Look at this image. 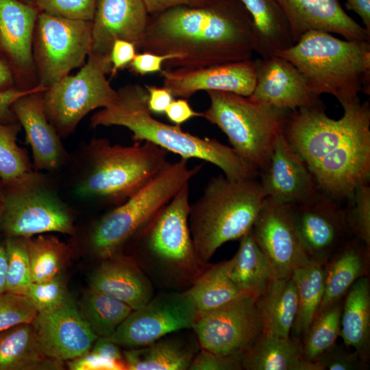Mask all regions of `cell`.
Listing matches in <instances>:
<instances>
[{
  "mask_svg": "<svg viewBox=\"0 0 370 370\" xmlns=\"http://www.w3.org/2000/svg\"><path fill=\"white\" fill-rule=\"evenodd\" d=\"M149 15L143 51L175 56L167 69H193L251 59L252 19L240 0H209Z\"/></svg>",
  "mask_w": 370,
  "mask_h": 370,
  "instance_id": "1",
  "label": "cell"
},
{
  "mask_svg": "<svg viewBox=\"0 0 370 370\" xmlns=\"http://www.w3.org/2000/svg\"><path fill=\"white\" fill-rule=\"evenodd\" d=\"M167 155L147 141L121 145L105 138H93L71 155L72 192L79 199L116 206L161 170Z\"/></svg>",
  "mask_w": 370,
  "mask_h": 370,
  "instance_id": "2",
  "label": "cell"
},
{
  "mask_svg": "<svg viewBox=\"0 0 370 370\" xmlns=\"http://www.w3.org/2000/svg\"><path fill=\"white\" fill-rule=\"evenodd\" d=\"M148 92L138 84L117 90L115 101L90 119V125L122 126L132 134L134 142H149L181 158H197L219 167L232 180L257 178L260 171L240 158L230 147L214 138H201L180 125L161 122L152 116L147 106Z\"/></svg>",
  "mask_w": 370,
  "mask_h": 370,
  "instance_id": "3",
  "label": "cell"
},
{
  "mask_svg": "<svg viewBox=\"0 0 370 370\" xmlns=\"http://www.w3.org/2000/svg\"><path fill=\"white\" fill-rule=\"evenodd\" d=\"M189 183L184 185L136 236L132 257L152 282L184 291L203 271L188 226Z\"/></svg>",
  "mask_w": 370,
  "mask_h": 370,
  "instance_id": "4",
  "label": "cell"
},
{
  "mask_svg": "<svg viewBox=\"0 0 370 370\" xmlns=\"http://www.w3.org/2000/svg\"><path fill=\"white\" fill-rule=\"evenodd\" d=\"M275 55L291 62L316 96L330 94L343 108L359 99L360 92L370 94V40L309 31Z\"/></svg>",
  "mask_w": 370,
  "mask_h": 370,
  "instance_id": "5",
  "label": "cell"
},
{
  "mask_svg": "<svg viewBox=\"0 0 370 370\" xmlns=\"http://www.w3.org/2000/svg\"><path fill=\"white\" fill-rule=\"evenodd\" d=\"M266 195L257 178L214 176L190 205L188 226L200 262L206 264L223 244L239 240L252 227Z\"/></svg>",
  "mask_w": 370,
  "mask_h": 370,
  "instance_id": "6",
  "label": "cell"
},
{
  "mask_svg": "<svg viewBox=\"0 0 370 370\" xmlns=\"http://www.w3.org/2000/svg\"><path fill=\"white\" fill-rule=\"evenodd\" d=\"M188 160L166 162L145 185L123 203L112 207L90 227L86 243L100 260L121 251L125 246L202 169L189 167Z\"/></svg>",
  "mask_w": 370,
  "mask_h": 370,
  "instance_id": "7",
  "label": "cell"
},
{
  "mask_svg": "<svg viewBox=\"0 0 370 370\" xmlns=\"http://www.w3.org/2000/svg\"><path fill=\"white\" fill-rule=\"evenodd\" d=\"M208 108L202 117L227 137L236 153L260 172L267 166L282 132L288 110L278 109L249 96L207 91Z\"/></svg>",
  "mask_w": 370,
  "mask_h": 370,
  "instance_id": "8",
  "label": "cell"
},
{
  "mask_svg": "<svg viewBox=\"0 0 370 370\" xmlns=\"http://www.w3.org/2000/svg\"><path fill=\"white\" fill-rule=\"evenodd\" d=\"M3 186L1 230L5 237H32L51 232L76 234L71 208L45 172L33 170Z\"/></svg>",
  "mask_w": 370,
  "mask_h": 370,
  "instance_id": "9",
  "label": "cell"
},
{
  "mask_svg": "<svg viewBox=\"0 0 370 370\" xmlns=\"http://www.w3.org/2000/svg\"><path fill=\"white\" fill-rule=\"evenodd\" d=\"M109 56L90 53L78 73L66 75L42 93L46 116L61 138L73 134L91 111L112 104L117 97L107 79Z\"/></svg>",
  "mask_w": 370,
  "mask_h": 370,
  "instance_id": "10",
  "label": "cell"
},
{
  "mask_svg": "<svg viewBox=\"0 0 370 370\" xmlns=\"http://www.w3.org/2000/svg\"><path fill=\"white\" fill-rule=\"evenodd\" d=\"M92 44V21L39 12L33 41L38 84L49 88L83 66Z\"/></svg>",
  "mask_w": 370,
  "mask_h": 370,
  "instance_id": "11",
  "label": "cell"
},
{
  "mask_svg": "<svg viewBox=\"0 0 370 370\" xmlns=\"http://www.w3.org/2000/svg\"><path fill=\"white\" fill-rule=\"evenodd\" d=\"M343 108V115L338 120L327 116L323 102L288 112L282 134L310 169L334 149L370 113L369 100L362 103L359 99Z\"/></svg>",
  "mask_w": 370,
  "mask_h": 370,
  "instance_id": "12",
  "label": "cell"
},
{
  "mask_svg": "<svg viewBox=\"0 0 370 370\" xmlns=\"http://www.w3.org/2000/svg\"><path fill=\"white\" fill-rule=\"evenodd\" d=\"M296 205L266 197L251 227L271 280L289 278L311 258L300 236Z\"/></svg>",
  "mask_w": 370,
  "mask_h": 370,
  "instance_id": "13",
  "label": "cell"
},
{
  "mask_svg": "<svg viewBox=\"0 0 370 370\" xmlns=\"http://www.w3.org/2000/svg\"><path fill=\"white\" fill-rule=\"evenodd\" d=\"M197 315L185 291H165L133 310L108 338L119 346L144 347L171 333L192 329Z\"/></svg>",
  "mask_w": 370,
  "mask_h": 370,
  "instance_id": "14",
  "label": "cell"
},
{
  "mask_svg": "<svg viewBox=\"0 0 370 370\" xmlns=\"http://www.w3.org/2000/svg\"><path fill=\"white\" fill-rule=\"evenodd\" d=\"M321 192L340 203L370 178V113L311 169Z\"/></svg>",
  "mask_w": 370,
  "mask_h": 370,
  "instance_id": "15",
  "label": "cell"
},
{
  "mask_svg": "<svg viewBox=\"0 0 370 370\" xmlns=\"http://www.w3.org/2000/svg\"><path fill=\"white\" fill-rule=\"evenodd\" d=\"M192 330L201 349L219 355L243 353L262 330L256 299L246 296L198 313Z\"/></svg>",
  "mask_w": 370,
  "mask_h": 370,
  "instance_id": "16",
  "label": "cell"
},
{
  "mask_svg": "<svg viewBox=\"0 0 370 370\" xmlns=\"http://www.w3.org/2000/svg\"><path fill=\"white\" fill-rule=\"evenodd\" d=\"M39 11L19 0H0V56L11 68L16 86L29 89L36 70L33 41ZM38 79V78H37Z\"/></svg>",
  "mask_w": 370,
  "mask_h": 370,
  "instance_id": "17",
  "label": "cell"
},
{
  "mask_svg": "<svg viewBox=\"0 0 370 370\" xmlns=\"http://www.w3.org/2000/svg\"><path fill=\"white\" fill-rule=\"evenodd\" d=\"M161 74L163 87L173 97L183 99L201 90L249 96L256 84L255 61L252 58L199 69H165Z\"/></svg>",
  "mask_w": 370,
  "mask_h": 370,
  "instance_id": "18",
  "label": "cell"
},
{
  "mask_svg": "<svg viewBox=\"0 0 370 370\" xmlns=\"http://www.w3.org/2000/svg\"><path fill=\"white\" fill-rule=\"evenodd\" d=\"M299 232L311 258L327 262L353 237L340 203L323 192L310 202L296 206Z\"/></svg>",
  "mask_w": 370,
  "mask_h": 370,
  "instance_id": "19",
  "label": "cell"
},
{
  "mask_svg": "<svg viewBox=\"0 0 370 370\" xmlns=\"http://www.w3.org/2000/svg\"><path fill=\"white\" fill-rule=\"evenodd\" d=\"M32 323L42 352L61 362L88 352L97 338L72 297L53 312L38 314Z\"/></svg>",
  "mask_w": 370,
  "mask_h": 370,
  "instance_id": "20",
  "label": "cell"
},
{
  "mask_svg": "<svg viewBox=\"0 0 370 370\" xmlns=\"http://www.w3.org/2000/svg\"><path fill=\"white\" fill-rule=\"evenodd\" d=\"M266 195L296 206L312 201L321 191L304 159L293 149L282 132L278 136L267 167L260 172Z\"/></svg>",
  "mask_w": 370,
  "mask_h": 370,
  "instance_id": "21",
  "label": "cell"
},
{
  "mask_svg": "<svg viewBox=\"0 0 370 370\" xmlns=\"http://www.w3.org/2000/svg\"><path fill=\"white\" fill-rule=\"evenodd\" d=\"M255 61L256 84L250 95L278 109L293 110L323 101L310 89L300 71L288 60L274 55Z\"/></svg>",
  "mask_w": 370,
  "mask_h": 370,
  "instance_id": "22",
  "label": "cell"
},
{
  "mask_svg": "<svg viewBox=\"0 0 370 370\" xmlns=\"http://www.w3.org/2000/svg\"><path fill=\"white\" fill-rule=\"evenodd\" d=\"M44 91L33 92L18 98L12 104V110L31 147L34 170L51 173L68 165L71 155L46 116Z\"/></svg>",
  "mask_w": 370,
  "mask_h": 370,
  "instance_id": "23",
  "label": "cell"
},
{
  "mask_svg": "<svg viewBox=\"0 0 370 370\" xmlns=\"http://www.w3.org/2000/svg\"><path fill=\"white\" fill-rule=\"evenodd\" d=\"M149 17L143 0H97L92 21L90 53L110 56L117 39L131 42L140 49Z\"/></svg>",
  "mask_w": 370,
  "mask_h": 370,
  "instance_id": "24",
  "label": "cell"
},
{
  "mask_svg": "<svg viewBox=\"0 0 370 370\" xmlns=\"http://www.w3.org/2000/svg\"><path fill=\"white\" fill-rule=\"evenodd\" d=\"M296 42L309 31H323L349 40H370V34L343 10L340 0H277Z\"/></svg>",
  "mask_w": 370,
  "mask_h": 370,
  "instance_id": "25",
  "label": "cell"
},
{
  "mask_svg": "<svg viewBox=\"0 0 370 370\" xmlns=\"http://www.w3.org/2000/svg\"><path fill=\"white\" fill-rule=\"evenodd\" d=\"M89 280V288L119 299L132 310L154 295L152 282L130 256L118 252L102 260Z\"/></svg>",
  "mask_w": 370,
  "mask_h": 370,
  "instance_id": "26",
  "label": "cell"
},
{
  "mask_svg": "<svg viewBox=\"0 0 370 370\" xmlns=\"http://www.w3.org/2000/svg\"><path fill=\"white\" fill-rule=\"evenodd\" d=\"M171 333L148 345L123 352L125 369L188 370L199 350L196 336Z\"/></svg>",
  "mask_w": 370,
  "mask_h": 370,
  "instance_id": "27",
  "label": "cell"
},
{
  "mask_svg": "<svg viewBox=\"0 0 370 370\" xmlns=\"http://www.w3.org/2000/svg\"><path fill=\"white\" fill-rule=\"evenodd\" d=\"M246 370H321L303 356L301 340L261 333L243 352Z\"/></svg>",
  "mask_w": 370,
  "mask_h": 370,
  "instance_id": "28",
  "label": "cell"
},
{
  "mask_svg": "<svg viewBox=\"0 0 370 370\" xmlns=\"http://www.w3.org/2000/svg\"><path fill=\"white\" fill-rule=\"evenodd\" d=\"M369 252L370 247L352 237L330 258L320 308L343 299L357 280L368 275Z\"/></svg>",
  "mask_w": 370,
  "mask_h": 370,
  "instance_id": "29",
  "label": "cell"
},
{
  "mask_svg": "<svg viewBox=\"0 0 370 370\" xmlns=\"http://www.w3.org/2000/svg\"><path fill=\"white\" fill-rule=\"evenodd\" d=\"M62 362L42 352L33 323L0 332V370L61 369Z\"/></svg>",
  "mask_w": 370,
  "mask_h": 370,
  "instance_id": "30",
  "label": "cell"
},
{
  "mask_svg": "<svg viewBox=\"0 0 370 370\" xmlns=\"http://www.w3.org/2000/svg\"><path fill=\"white\" fill-rule=\"evenodd\" d=\"M367 362L370 356V283L368 275L360 278L343 298L339 335Z\"/></svg>",
  "mask_w": 370,
  "mask_h": 370,
  "instance_id": "31",
  "label": "cell"
},
{
  "mask_svg": "<svg viewBox=\"0 0 370 370\" xmlns=\"http://www.w3.org/2000/svg\"><path fill=\"white\" fill-rule=\"evenodd\" d=\"M256 301L262 321V332L290 337L298 308L297 290L293 276L271 280Z\"/></svg>",
  "mask_w": 370,
  "mask_h": 370,
  "instance_id": "32",
  "label": "cell"
},
{
  "mask_svg": "<svg viewBox=\"0 0 370 370\" xmlns=\"http://www.w3.org/2000/svg\"><path fill=\"white\" fill-rule=\"evenodd\" d=\"M251 16L255 52L260 58L274 56L294 42L286 16L277 0H240Z\"/></svg>",
  "mask_w": 370,
  "mask_h": 370,
  "instance_id": "33",
  "label": "cell"
},
{
  "mask_svg": "<svg viewBox=\"0 0 370 370\" xmlns=\"http://www.w3.org/2000/svg\"><path fill=\"white\" fill-rule=\"evenodd\" d=\"M251 230L239 239L238 249L229 260L228 273L242 293L256 299L264 291L271 278L265 258Z\"/></svg>",
  "mask_w": 370,
  "mask_h": 370,
  "instance_id": "34",
  "label": "cell"
},
{
  "mask_svg": "<svg viewBox=\"0 0 370 370\" xmlns=\"http://www.w3.org/2000/svg\"><path fill=\"white\" fill-rule=\"evenodd\" d=\"M326 263L310 258L293 274L297 297V313L291 336L301 339L319 311L324 294Z\"/></svg>",
  "mask_w": 370,
  "mask_h": 370,
  "instance_id": "35",
  "label": "cell"
},
{
  "mask_svg": "<svg viewBox=\"0 0 370 370\" xmlns=\"http://www.w3.org/2000/svg\"><path fill=\"white\" fill-rule=\"evenodd\" d=\"M229 260L208 265L185 291L198 313L210 311L247 295L229 276Z\"/></svg>",
  "mask_w": 370,
  "mask_h": 370,
  "instance_id": "36",
  "label": "cell"
},
{
  "mask_svg": "<svg viewBox=\"0 0 370 370\" xmlns=\"http://www.w3.org/2000/svg\"><path fill=\"white\" fill-rule=\"evenodd\" d=\"M79 311L97 337L110 338L133 310L124 302L89 288L79 305Z\"/></svg>",
  "mask_w": 370,
  "mask_h": 370,
  "instance_id": "37",
  "label": "cell"
},
{
  "mask_svg": "<svg viewBox=\"0 0 370 370\" xmlns=\"http://www.w3.org/2000/svg\"><path fill=\"white\" fill-rule=\"evenodd\" d=\"M343 299L319 308L301 338L305 359L317 362L335 344L341 332Z\"/></svg>",
  "mask_w": 370,
  "mask_h": 370,
  "instance_id": "38",
  "label": "cell"
},
{
  "mask_svg": "<svg viewBox=\"0 0 370 370\" xmlns=\"http://www.w3.org/2000/svg\"><path fill=\"white\" fill-rule=\"evenodd\" d=\"M70 249L56 236L38 234L28 238V252L33 282L51 280L61 274Z\"/></svg>",
  "mask_w": 370,
  "mask_h": 370,
  "instance_id": "39",
  "label": "cell"
},
{
  "mask_svg": "<svg viewBox=\"0 0 370 370\" xmlns=\"http://www.w3.org/2000/svg\"><path fill=\"white\" fill-rule=\"evenodd\" d=\"M21 127L16 121H0V180L3 184L34 170L26 150L16 143Z\"/></svg>",
  "mask_w": 370,
  "mask_h": 370,
  "instance_id": "40",
  "label": "cell"
},
{
  "mask_svg": "<svg viewBox=\"0 0 370 370\" xmlns=\"http://www.w3.org/2000/svg\"><path fill=\"white\" fill-rule=\"evenodd\" d=\"M29 238L8 236L4 240L8 256L6 292L25 295L33 283L28 252Z\"/></svg>",
  "mask_w": 370,
  "mask_h": 370,
  "instance_id": "41",
  "label": "cell"
},
{
  "mask_svg": "<svg viewBox=\"0 0 370 370\" xmlns=\"http://www.w3.org/2000/svg\"><path fill=\"white\" fill-rule=\"evenodd\" d=\"M344 208L345 219L353 237L370 247V185L367 182L355 190Z\"/></svg>",
  "mask_w": 370,
  "mask_h": 370,
  "instance_id": "42",
  "label": "cell"
},
{
  "mask_svg": "<svg viewBox=\"0 0 370 370\" xmlns=\"http://www.w3.org/2000/svg\"><path fill=\"white\" fill-rule=\"evenodd\" d=\"M25 295L33 303L38 314L53 312L71 298L62 274L47 281L33 282Z\"/></svg>",
  "mask_w": 370,
  "mask_h": 370,
  "instance_id": "43",
  "label": "cell"
},
{
  "mask_svg": "<svg viewBox=\"0 0 370 370\" xmlns=\"http://www.w3.org/2000/svg\"><path fill=\"white\" fill-rule=\"evenodd\" d=\"M38 314L25 295L9 292L0 295V332L18 324L32 323Z\"/></svg>",
  "mask_w": 370,
  "mask_h": 370,
  "instance_id": "44",
  "label": "cell"
},
{
  "mask_svg": "<svg viewBox=\"0 0 370 370\" xmlns=\"http://www.w3.org/2000/svg\"><path fill=\"white\" fill-rule=\"evenodd\" d=\"M97 0H34L39 12L57 16L92 21Z\"/></svg>",
  "mask_w": 370,
  "mask_h": 370,
  "instance_id": "45",
  "label": "cell"
},
{
  "mask_svg": "<svg viewBox=\"0 0 370 370\" xmlns=\"http://www.w3.org/2000/svg\"><path fill=\"white\" fill-rule=\"evenodd\" d=\"M321 370H364L369 367L355 351L349 352L345 345L335 344L317 362Z\"/></svg>",
  "mask_w": 370,
  "mask_h": 370,
  "instance_id": "46",
  "label": "cell"
},
{
  "mask_svg": "<svg viewBox=\"0 0 370 370\" xmlns=\"http://www.w3.org/2000/svg\"><path fill=\"white\" fill-rule=\"evenodd\" d=\"M243 353L219 355L200 348L195 356L189 370H241Z\"/></svg>",
  "mask_w": 370,
  "mask_h": 370,
  "instance_id": "47",
  "label": "cell"
},
{
  "mask_svg": "<svg viewBox=\"0 0 370 370\" xmlns=\"http://www.w3.org/2000/svg\"><path fill=\"white\" fill-rule=\"evenodd\" d=\"M175 58V56L171 54H157L143 51L140 53H136L128 66L135 73L140 75L161 72L164 62Z\"/></svg>",
  "mask_w": 370,
  "mask_h": 370,
  "instance_id": "48",
  "label": "cell"
},
{
  "mask_svg": "<svg viewBox=\"0 0 370 370\" xmlns=\"http://www.w3.org/2000/svg\"><path fill=\"white\" fill-rule=\"evenodd\" d=\"M136 49L134 43L125 40L117 39L113 42L110 53L112 77L119 70L129 66L136 54Z\"/></svg>",
  "mask_w": 370,
  "mask_h": 370,
  "instance_id": "49",
  "label": "cell"
},
{
  "mask_svg": "<svg viewBox=\"0 0 370 370\" xmlns=\"http://www.w3.org/2000/svg\"><path fill=\"white\" fill-rule=\"evenodd\" d=\"M46 87L40 84L29 89L14 88L6 91L0 92V121L5 123L16 122L17 120L12 110V106L18 98L29 93L45 90Z\"/></svg>",
  "mask_w": 370,
  "mask_h": 370,
  "instance_id": "50",
  "label": "cell"
},
{
  "mask_svg": "<svg viewBox=\"0 0 370 370\" xmlns=\"http://www.w3.org/2000/svg\"><path fill=\"white\" fill-rule=\"evenodd\" d=\"M67 362L71 370L125 369L124 365L104 360L90 351Z\"/></svg>",
  "mask_w": 370,
  "mask_h": 370,
  "instance_id": "51",
  "label": "cell"
},
{
  "mask_svg": "<svg viewBox=\"0 0 370 370\" xmlns=\"http://www.w3.org/2000/svg\"><path fill=\"white\" fill-rule=\"evenodd\" d=\"M164 114L169 120L176 125H180L193 117L202 116V112L195 111L183 98L173 99Z\"/></svg>",
  "mask_w": 370,
  "mask_h": 370,
  "instance_id": "52",
  "label": "cell"
},
{
  "mask_svg": "<svg viewBox=\"0 0 370 370\" xmlns=\"http://www.w3.org/2000/svg\"><path fill=\"white\" fill-rule=\"evenodd\" d=\"M145 88L148 92L147 106L151 113L164 114L173 100L171 93L164 87L145 86Z\"/></svg>",
  "mask_w": 370,
  "mask_h": 370,
  "instance_id": "53",
  "label": "cell"
},
{
  "mask_svg": "<svg viewBox=\"0 0 370 370\" xmlns=\"http://www.w3.org/2000/svg\"><path fill=\"white\" fill-rule=\"evenodd\" d=\"M90 351L104 360L124 365L119 345L108 338L97 337Z\"/></svg>",
  "mask_w": 370,
  "mask_h": 370,
  "instance_id": "54",
  "label": "cell"
},
{
  "mask_svg": "<svg viewBox=\"0 0 370 370\" xmlns=\"http://www.w3.org/2000/svg\"><path fill=\"white\" fill-rule=\"evenodd\" d=\"M149 14L178 5L195 6L209 0H143Z\"/></svg>",
  "mask_w": 370,
  "mask_h": 370,
  "instance_id": "55",
  "label": "cell"
},
{
  "mask_svg": "<svg viewBox=\"0 0 370 370\" xmlns=\"http://www.w3.org/2000/svg\"><path fill=\"white\" fill-rule=\"evenodd\" d=\"M347 9L356 12L362 19L364 28L370 34V0H345Z\"/></svg>",
  "mask_w": 370,
  "mask_h": 370,
  "instance_id": "56",
  "label": "cell"
},
{
  "mask_svg": "<svg viewBox=\"0 0 370 370\" xmlns=\"http://www.w3.org/2000/svg\"><path fill=\"white\" fill-rule=\"evenodd\" d=\"M14 88L18 87L14 73L7 62L0 56V92Z\"/></svg>",
  "mask_w": 370,
  "mask_h": 370,
  "instance_id": "57",
  "label": "cell"
},
{
  "mask_svg": "<svg viewBox=\"0 0 370 370\" xmlns=\"http://www.w3.org/2000/svg\"><path fill=\"white\" fill-rule=\"evenodd\" d=\"M8 256L4 241L0 243V295L6 292Z\"/></svg>",
  "mask_w": 370,
  "mask_h": 370,
  "instance_id": "58",
  "label": "cell"
},
{
  "mask_svg": "<svg viewBox=\"0 0 370 370\" xmlns=\"http://www.w3.org/2000/svg\"><path fill=\"white\" fill-rule=\"evenodd\" d=\"M3 198H4L3 186L2 182L0 180V230H1V217H2V212H3Z\"/></svg>",
  "mask_w": 370,
  "mask_h": 370,
  "instance_id": "59",
  "label": "cell"
},
{
  "mask_svg": "<svg viewBox=\"0 0 370 370\" xmlns=\"http://www.w3.org/2000/svg\"><path fill=\"white\" fill-rule=\"evenodd\" d=\"M22 2H24V3H29V4H32L33 5V3H34V0H19Z\"/></svg>",
  "mask_w": 370,
  "mask_h": 370,
  "instance_id": "60",
  "label": "cell"
}]
</instances>
